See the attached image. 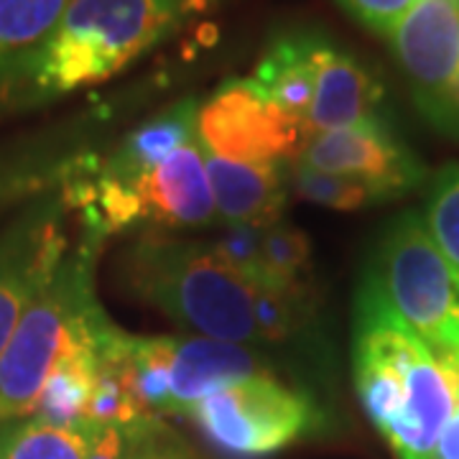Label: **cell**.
<instances>
[{"mask_svg": "<svg viewBox=\"0 0 459 459\" xmlns=\"http://www.w3.org/2000/svg\"><path fill=\"white\" fill-rule=\"evenodd\" d=\"M352 376L362 409L398 459H434L459 406V377L401 319L373 273L355 301Z\"/></svg>", "mask_w": 459, "mask_h": 459, "instance_id": "6da1fadb", "label": "cell"}, {"mask_svg": "<svg viewBox=\"0 0 459 459\" xmlns=\"http://www.w3.org/2000/svg\"><path fill=\"white\" fill-rule=\"evenodd\" d=\"M204 0H74L36 47L0 66V110L105 82L161 44Z\"/></svg>", "mask_w": 459, "mask_h": 459, "instance_id": "7a4b0ae2", "label": "cell"}, {"mask_svg": "<svg viewBox=\"0 0 459 459\" xmlns=\"http://www.w3.org/2000/svg\"><path fill=\"white\" fill-rule=\"evenodd\" d=\"M120 268L128 291L199 337L263 344L255 316L261 283L232 271L210 246L148 235L126 250Z\"/></svg>", "mask_w": 459, "mask_h": 459, "instance_id": "3957f363", "label": "cell"}, {"mask_svg": "<svg viewBox=\"0 0 459 459\" xmlns=\"http://www.w3.org/2000/svg\"><path fill=\"white\" fill-rule=\"evenodd\" d=\"M98 228L82 225L47 289L18 322L0 358V424L31 416L51 370L77 347L92 342L110 319L95 294V265L102 243Z\"/></svg>", "mask_w": 459, "mask_h": 459, "instance_id": "277c9868", "label": "cell"}, {"mask_svg": "<svg viewBox=\"0 0 459 459\" xmlns=\"http://www.w3.org/2000/svg\"><path fill=\"white\" fill-rule=\"evenodd\" d=\"M370 273L401 319L459 377V265L421 214H401L388 228Z\"/></svg>", "mask_w": 459, "mask_h": 459, "instance_id": "5b68a950", "label": "cell"}, {"mask_svg": "<svg viewBox=\"0 0 459 459\" xmlns=\"http://www.w3.org/2000/svg\"><path fill=\"white\" fill-rule=\"evenodd\" d=\"M312 398L283 385L273 373H258L214 391L189 411L202 437L217 452L238 459L268 457L299 442L316 427Z\"/></svg>", "mask_w": 459, "mask_h": 459, "instance_id": "8992f818", "label": "cell"}, {"mask_svg": "<svg viewBox=\"0 0 459 459\" xmlns=\"http://www.w3.org/2000/svg\"><path fill=\"white\" fill-rule=\"evenodd\" d=\"M62 189L29 199L0 230V358L18 322L47 289L69 250Z\"/></svg>", "mask_w": 459, "mask_h": 459, "instance_id": "52a82bcc", "label": "cell"}, {"mask_svg": "<svg viewBox=\"0 0 459 459\" xmlns=\"http://www.w3.org/2000/svg\"><path fill=\"white\" fill-rule=\"evenodd\" d=\"M197 138L228 161L291 164L307 133L253 80H230L199 105Z\"/></svg>", "mask_w": 459, "mask_h": 459, "instance_id": "ba28073f", "label": "cell"}, {"mask_svg": "<svg viewBox=\"0 0 459 459\" xmlns=\"http://www.w3.org/2000/svg\"><path fill=\"white\" fill-rule=\"evenodd\" d=\"M388 41L421 110L459 126V0H419Z\"/></svg>", "mask_w": 459, "mask_h": 459, "instance_id": "9c48e42d", "label": "cell"}, {"mask_svg": "<svg viewBox=\"0 0 459 459\" xmlns=\"http://www.w3.org/2000/svg\"><path fill=\"white\" fill-rule=\"evenodd\" d=\"M294 164L376 181L391 189L395 197L406 195L424 179L421 164L395 138L391 126L383 123V117L307 135Z\"/></svg>", "mask_w": 459, "mask_h": 459, "instance_id": "30bf717a", "label": "cell"}, {"mask_svg": "<svg viewBox=\"0 0 459 459\" xmlns=\"http://www.w3.org/2000/svg\"><path fill=\"white\" fill-rule=\"evenodd\" d=\"M265 370V362L247 344L212 337H171L169 347V416L189 411L214 391Z\"/></svg>", "mask_w": 459, "mask_h": 459, "instance_id": "8fae6325", "label": "cell"}, {"mask_svg": "<svg viewBox=\"0 0 459 459\" xmlns=\"http://www.w3.org/2000/svg\"><path fill=\"white\" fill-rule=\"evenodd\" d=\"M383 87L376 74L350 51L322 36L316 49V84L304 133L337 131L380 117ZM307 141V138H304Z\"/></svg>", "mask_w": 459, "mask_h": 459, "instance_id": "7c38bea8", "label": "cell"}, {"mask_svg": "<svg viewBox=\"0 0 459 459\" xmlns=\"http://www.w3.org/2000/svg\"><path fill=\"white\" fill-rule=\"evenodd\" d=\"M204 166L217 217L250 225H273L283 220L291 189L289 164H238L204 151Z\"/></svg>", "mask_w": 459, "mask_h": 459, "instance_id": "4fadbf2b", "label": "cell"}, {"mask_svg": "<svg viewBox=\"0 0 459 459\" xmlns=\"http://www.w3.org/2000/svg\"><path fill=\"white\" fill-rule=\"evenodd\" d=\"M322 33L286 31L268 44L253 72V82L296 123H307L316 84V49Z\"/></svg>", "mask_w": 459, "mask_h": 459, "instance_id": "5bb4252c", "label": "cell"}, {"mask_svg": "<svg viewBox=\"0 0 459 459\" xmlns=\"http://www.w3.org/2000/svg\"><path fill=\"white\" fill-rule=\"evenodd\" d=\"M113 327V319L105 322L98 337L92 342L77 347L59 362L51 376L47 377L41 394L36 398L31 416L44 419L49 424L74 427L84 424V411L90 406V398L95 394L100 377V342L105 332Z\"/></svg>", "mask_w": 459, "mask_h": 459, "instance_id": "9a60e30c", "label": "cell"}, {"mask_svg": "<svg viewBox=\"0 0 459 459\" xmlns=\"http://www.w3.org/2000/svg\"><path fill=\"white\" fill-rule=\"evenodd\" d=\"M92 424H49L26 416L0 424V459H87Z\"/></svg>", "mask_w": 459, "mask_h": 459, "instance_id": "2e32d148", "label": "cell"}, {"mask_svg": "<svg viewBox=\"0 0 459 459\" xmlns=\"http://www.w3.org/2000/svg\"><path fill=\"white\" fill-rule=\"evenodd\" d=\"M289 186L307 202L322 204L329 210H342V212L395 199L391 189L380 186L376 181L319 171V169H309V166L294 164V161L289 164Z\"/></svg>", "mask_w": 459, "mask_h": 459, "instance_id": "e0dca14e", "label": "cell"}, {"mask_svg": "<svg viewBox=\"0 0 459 459\" xmlns=\"http://www.w3.org/2000/svg\"><path fill=\"white\" fill-rule=\"evenodd\" d=\"M72 153L54 151H23L0 156V212L23 207L29 199L56 189L66 174Z\"/></svg>", "mask_w": 459, "mask_h": 459, "instance_id": "ac0fdd59", "label": "cell"}, {"mask_svg": "<svg viewBox=\"0 0 459 459\" xmlns=\"http://www.w3.org/2000/svg\"><path fill=\"white\" fill-rule=\"evenodd\" d=\"M74 0H0V66L36 47Z\"/></svg>", "mask_w": 459, "mask_h": 459, "instance_id": "d6986e66", "label": "cell"}, {"mask_svg": "<svg viewBox=\"0 0 459 459\" xmlns=\"http://www.w3.org/2000/svg\"><path fill=\"white\" fill-rule=\"evenodd\" d=\"M309 238L291 222H273L265 228L261 250V283L281 289H307L312 268Z\"/></svg>", "mask_w": 459, "mask_h": 459, "instance_id": "ffe728a7", "label": "cell"}, {"mask_svg": "<svg viewBox=\"0 0 459 459\" xmlns=\"http://www.w3.org/2000/svg\"><path fill=\"white\" fill-rule=\"evenodd\" d=\"M424 220L439 247L459 265V166H446L431 181Z\"/></svg>", "mask_w": 459, "mask_h": 459, "instance_id": "44dd1931", "label": "cell"}, {"mask_svg": "<svg viewBox=\"0 0 459 459\" xmlns=\"http://www.w3.org/2000/svg\"><path fill=\"white\" fill-rule=\"evenodd\" d=\"M268 225H250V222H225L220 235L207 246L212 247L217 258L228 263L240 276L261 283V250L263 235Z\"/></svg>", "mask_w": 459, "mask_h": 459, "instance_id": "7402d4cb", "label": "cell"}, {"mask_svg": "<svg viewBox=\"0 0 459 459\" xmlns=\"http://www.w3.org/2000/svg\"><path fill=\"white\" fill-rule=\"evenodd\" d=\"M350 16L377 36H391L419 0H337Z\"/></svg>", "mask_w": 459, "mask_h": 459, "instance_id": "603a6c76", "label": "cell"}, {"mask_svg": "<svg viewBox=\"0 0 459 459\" xmlns=\"http://www.w3.org/2000/svg\"><path fill=\"white\" fill-rule=\"evenodd\" d=\"M146 421L138 424H102L92 429L87 459H135Z\"/></svg>", "mask_w": 459, "mask_h": 459, "instance_id": "cb8c5ba5", "label": "cell"}, {"mask_svg": "<svg viewBox=\"0 0 459 459\" xmlns=\"http://www.w3.org/2000/svg\"><path fill=\"white\" fill-rule=\"evenodd\" d=\"M135 459H199L177 431L164 427V421H146Z\"/></svg>", "mask_w": 459, "mask_h": 459, "instance_id": "d4e9b609", "label": "cell"}, {"mask_svg": "<svg viewBox=\"0 0 459 459\" xmlns=\"http://www.w3.org/2000/svg\"><path fill=\"white\" fill-rule=\"evenodd\" d=\"M434 459H459V406L444 427L442 437L437 442Z\"/></svg>", "mask_w": 459, "mask_h": 459, "instance_id": "484cf974", "label": "cell"}]
</instances>
